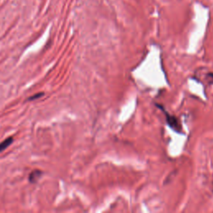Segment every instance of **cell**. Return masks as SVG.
<instances>
[{
  "mask_svg": "<svg viewBox=\"0 0 213 213\" xmlns=\"http://www.w3.org/2000/svg\"><path fill=\"white\" fill-rule=\"evenodd\" d=\"M162 111L163 112L165 115H166V121H167V124L170 127L172 128V129H173L175 131H177V132H179V133H181V124L180 122H179V121L178 119L174 117V116H172V115H170L167 112H166L164 108H162L161 106L159 107Z\"/></svg>",
  "mask_w": 213,
  "mask_h": 213,
  "instance_id": "6da1fadb",
  "label": "cell"
},
{
  "mask_svg": "<svg viewBox=\"0 0 213 213\" xmlns=\"http://www.w3.org/2000/svg\"><path fill=\"white\" fill-rule=\"evenodd\" d=\"M41 176H42V172L41 171H39V170H34V171H33L30 173V175H29V177H28L29 181L31 183H35L41 177Z\"/></svg>",
  "mask_w": 213,
  "mask_h": 213,
  "instance_id": "7a4b0ae2",
  "label": "cell"
},
{
  "mask_svg": "<svg viewBox=\"0 0 213 213\" xmlns=\"http://www.w3.org/2000/svg\"><path fill=\"white\" fill-rule=\"evenodd\" d=\"M13 142V137H8L7 139H5L4 142H2L0 143V153L1 152H3V151H4L5 149L8 148L10 145H11L12 143Z\"/></svg>",
  "mask_w": 213,
  "mask_h": 213,
  "instance_id": "3957f363",
  "label": "cell"
},
{
  "mask_svg": "<svg viewBox=\"0 0 213 213\" xmlns=\"http://www.w3.org/2000/svg\"><path fill=\"white\" fill-rule=\"evenodd\" d=\"M43 96H44V93H37L36 95H33L32 97H30L27 100H28V101H33V100H36L37 98H42Z\"/></svg>",
  "mask_w": 213,
  "mask_h": 213,
  "instance_id": "277c9868",
  "label": "cell"
}]
</instances>
